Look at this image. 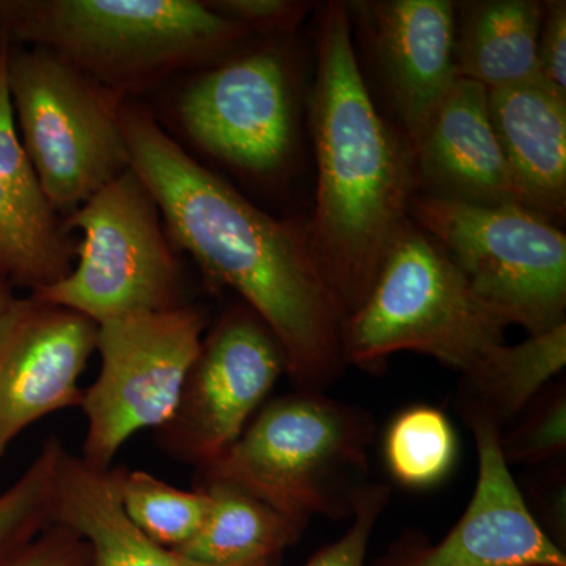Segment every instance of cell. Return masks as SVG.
Returning <instances> with one entry per match:
<instances>
[{
    "mask_svg": "<svg viewBox=\"0 0 566 566\" xmlns=\"http://www.w3.org/2000/svg\"><path fill=\"white\" fill-rule=\"evenodd\" d=\"M207 316L185 304L98 324L99 374L84 389L87 419L81 458L109 471L122 447L169 422L203 342Z\"/></svg>",
    "mask_w": 566,
    "mask_h": 566,
    "instance_id": "9",
    "label": "cell"
},
{
    "mask_svg": "<svg viewBox=\"0 0 566 566\" xmlns=\"http://www.w3.org/2000/svg\"><path fill=\"white\" fill-rule=\"evenodd\" d=\"M54 524L84 539L92 566H208L159 545L134 526L123 513L112 468H92L69 449L59 468Z\"/></svg>",
    "mask_w": 566,
    "mask_h": 566,
    "instance_id": "18",
    "label": "cell"
},
{
    "mask_svg": "<svg viewBox=\"0 0 566 566\" xmlns=\"http://www.w3.org/2000/svg\"><path fill=\"white\" fill-rule=\"evenodd\" d=\"M289 365L270 327L248 305L221 316L203 338L169 422L155 431L159 449L197 469L240 438Z\"/></svg>",
    "mask_w": 566,
    "mask_h": 566,
    "instance_id": "10",
    "label": "cell"
},
{
    "mask_svg": "<svg viewBox=\"0 0 566 566\" xmlns=\"http://www.w3.org/2000/svg\"><path fill=\"white\" fill-rule=\"evenodd\" d=\"M196 486L210 497V513L191 542L175 551L197 564L274 565L307 527L221 476L199 474Z\"/></svg>",
    "mask_w": 566,
    "mask_h": 566,
    "instance_id": "21",
    "label": "cell"
},
{
    "mask_svg": "<svg viewBox=\"0 0 566 566\" xmlns=\"http://www.w3.org/2000/svg\"><path fill=\"white\" fill-rule=\"evenodd\" d=\"M374 438L367 409L294 390L264 403L240 438L197 472L229 480L307 526L314 516H353Z\"/></svg>",
    "mask_w": 566,
    "mask_h": 566,
    "instance_id": "4",
    "label": "cell"
},
{
    "mask_svg": "<svg viewBox=\"0 0 566 566\" xmlns=\"http://www.w3.org/2000/svg\"><path fill=\"white\" fill-rule=\"evenodd\" d=\"M98 324L39 297H13L0 316V461L44 417L81 408L80 381Z\"/></svg>",
    "mask_w": 566,
    "mask_h": 566,
    "instance_id": "12",
    "label": "cell"
},
{
    "mask_svg": "<svg viewBox=\"0 0 566 566\" xmlns=\"http://www.w3.org/2000/svg\"><path fill=\"white\" fill-rule=\"evenodd\" d=\"M7 87L22 148L66 216L132 167L123 99L57 55L9 41Z\"/></svg>",
    "mask_w": 566,
    "mask_h": 566,
    "instance_id": "6",
    "label": "cell"
},
{
    "mask_svg": "<svg viewBox=\"0 0 566 566\" xmlns=\"http://www.w3.org/2000/svg\"><path fill=\"white\" fill-rule=\"evenodd\" d=\"M505 327L444 249L408 219L367 300L345 319V363L375 374L394 354L411 352L464 374L504 344Z\"/></svg>",
    "mask_w": 566,
    "mask_h": 566,
    "instance_id": "5",
    "label": "cell"
},
{
    "mask_svg": "<svg viewBox=\"0 0 566 566\" xmlns=\"http://www.w3.org/2000/svg\"><path fill=\"white\" fill-rule=\"evenodd\" d=\"M566 365V323L528 335L516 345H495L461 374L458 408L465 423L499 431L523 416Z\"/></svg>",
    "mask_w": 566,
    "mask_h": 566,
    "instance_id": "20",
    "label": "cell"
},
{
    "mask_svg": "<svg viewBox=\"0 0 566 566\" xmlns=\"http://www.w3.org/2000/svg\"><path fill=\"white\" fill-rule=\"evenodd\" d=\"M177 114L197 147L241 172H279L296 147L292 73L274 50L240 55L199 74L181 92Z\"/></svg>",
    "mask_w": 566,
    "mask_h": 566,
    "instance_id": "11",
    "label": "cell"
},
{
    "mask_svg": "<svg viewBox=\"0 0 566 566\" xmlns=\"http://www.w3.org/2000/svg\"><path fill=\"white\" fill-rule=\"evenodd\" d=\"M417 193L474 205H521L488 109V91L458 77L412 145Z\"/></svg>",
    "mask_w": 566,
    "mask_h": 566,
    "instance_id": "15",
    "label": "cell"
},
{
    "mask_svg": "<svg viewBox=\"0 0 566 566\" xmlns=\"http://www.w3.org/2000/svg\"><path fill=\"white\" fill-rule=\"evenodd\" d=\"M10 566H92L91 553L81 536L52 524L14 558Z\"/></svg>",
    "mask_w": 566,
    "mask_h": 566,
    "instance_id": "29",
    "label": "cell"
},
{
    "mask_svg": "<svg viewBox=\"0 0 566 566\" xmlns=\"http://www.w3.org/2000/svg\"><path fill=\"white\" fill-rule=\"evenodd\" d=\"M409 219L444 249L506 326L538 335L566 323V237L546 216L521 205L416 193Z\"/></svg>",
    "mask_w": 566,
    "mask_h": 566,
    "instance_id": "7",
    "label": "cell"
},
{
    "mask_svg": "<svg viewBox=\"0 0 566 566\" xmlns=\"http://www.w3.org/2000/svg\"><path fill=\"white\" fill-rule=\"evenodd\" d=\"M253 33L197 0H0V36L50 51L128 102Z\"/></svg>",
    "mask_w": 566,
    "mask_h": 566,
    "instance_id": "3",
    "label": "cell"
},
{
    "mask_svg": "<svg viewBox=\"0 0 566 566\" xmlns=\"http://www.w3.org/2000/svg\"><path fill=\"white\" fill-rule=\"evenodd\" d=\"M208 7L249 32L283 33L303 21L311 6L293 0H208Z\"/></svg>",
    "mask_w": 566,
    "mask_h": 566,
    "instance_id": "27",
    "label": "cell"
},
{
    "mask_svg": "<svg viewBox=\"0 0 566 566\" xmlns=\"http://www.w3.org/2000/svg\"><path fill=\"white\" fill-rule=\"evenodd\" d=\"M126 517L159 545L180 549L203 526L211 501L202 488L180 490L140 469L112 468Z\"/></svg>",
    "mask_w": 566,
    "mask_h": 566,
    "instance_id": "22",
    "label": "cell"
},
{
    "mask_svg": "<svg viewBox=\"0 0 566 566\" xmlns=\"http://www.w3.org/2000/svg\"><path fill=\"white\" fill-rule=\"evenodd\" d=\"M457 453L455 430L449 417L434 406H411L387 428L386 465L400 485H438L455 465Z\"/></svg>",
    "mask_w": 566,
    "mask_h": 566,
    "instance_id": "23",
    "label": "cell"
},
{
    "mask_svg": "<svg viewBox=\"0 0 566 566\" xmlns=\"http://www.w3.org/2000/svg\"><path fill=\"white\" fill-rule=\"evenodd\" d=\"M312 95L316 197L312 252L345 319L368 293L417 193L415 151L382 117L357 62L346 3L319 18Z\"/></svg>",
    "mask_w": 566,
    "mask_h": 566,
    "instance_id": "2",
    "label": "cell"
},
{
    "mask_svg": "<svg viewBox=\"0 0 566 566\" xmlns=\"http://www.w3.org/2000/svg\"><path fill=\"white\" fill-rule=\"evenodd\" d=\"M389 499V486L367 483L354 504L352 526L337 542L319 549L305 566H364L368 543Z\"/></svg>",
    "mask_w": 566,
    "mask_h": 566,
    "instance_id": "26",
    "label": "cell"
},
{
    "mask_svg": "<svg viewBox=\"0 0 566 566\" xmlns=\"http://www.w3.org/2000/svg\"><path fill=\"white\" fill-rule=\"evenodd\" d=\"M63 446L57 436L41 444L31 464L0 493V566H10L54 524L55 491Z\"/></svg>",
    "mask_w": 566,
    "mask_h": 566,
    "instance_id": "24",
    "label": "cell"
},
{
    "mask_svg": "<svg viewBox=\"0 0 566 566\" xmlns=\"http://www.w3.org/2000/svg\"><path fill=\"white\" fill-rule=\"evenodd\" d=\"M491 125L524 207L556 222L566 208V95L543 81L488 91Z\"/></svg>",
    "mask_w": 566,
    "mask_h": 566,
    "instance_id": "17",
    "label": "cell"
},
{
    "mask_svg": "<svg viewBox=\"0 0 566 566\" xmlns=\"http://www.w3.org/2000/svg\"><path fill=\"white\" fill-rule=\"evenodd\" d=\"M129 164L178 252L234 290L270 327L294 390L324 392L344 374L345 315L324 281L305 223L279 221L174 140L147 107L123 102Z\"/></svg>",
    "mask_w": 566,
    "mask_h": 566,
    "instance_id": "1",
    "label": "cell"
},
{
    "mask_svg": "<svg viewBox=\"0 0 566 566\" xmlns=\"http://www.w3.org/2000/svg\"><path fill=\"white\" fill-rule=\"evenodd\" d=\"M81 230L77 266L63 281L32 293L102 324L185 305L182 271L161 211L129 167L63 219Z\"/></svg>",
    "mask_w": 566,
    "mask_h": 566,
    "instance_id": "8",
    "label": "cell"
},
{
    "mask_svg": "<svg viewBox=\"0 0 566 566\" xmlns=\"http://www.w3.org/2000/svg\"><path fill=\"white\" fill-rule=\"evenodd\" d=\"M534 405L512 430L502 431L501 450L509 465L545 463L565 453V387L543 392Z\"/></svg>",
    "mask_w": 566,
    "mask_h": 566,
    "instance_id": "25",
    "label": "cell"
},
{
    "mask_svg": "<svg viewBox=\"0 0 566 566\" xmlns=\"http://www.w3.org/2000/svg\"><path fill=\"white\" fill-rule=\"evenodd\" d=\"M479 476L471 502L438 543L401 536L375 566H566L564 549L535 520L501 450L493 424L468 423Z\"/></svg>",
    "mask_w": 566,
    "mask_h": 566,
    "instance_id": "13",
    "label": "cell"
},
{
    "mask_svg": "<svg viewBox=\"0 0 566 566\" xmlns=\"http://www.w3.org/2000/svg\"><path fill=\"white\" fill-rule=\"evenodd\" d=\"M9 41L0 36V277L36 293L73 271L76 245L41 188L22 148L9 87Z\"/></svg>",
    "mask_w": 566,
    "mask_h": 566,
    "instance_id": "16",
    "label": "cell"
},
{
    "mask_svg": "<svg viewBox=\"0 0 566 566\" xmlns=\"http://www.w3.org/2000/svg\"><path fill=\"white\" fill-rule=\"evenodd\" d=\"M538 69L542 81L566 95V2L543 3L538 35Z\"/></svg>",
    "mask_w": 566,
    "mask_h": 566,
    "instance_id": "28",
    "label": "cell"
},
{
    "mask_svg": "<svg viewBox=\"0 0 566 566\" xmlns=\"http://www.w3.org/2000/svg\"><path fill=\"white\" fill-rule=\"evenodd\" d=\"M365 44L398 126L416 144L455 84V6L447 0L354 2Z\"/></svg>",
    "mask_w": 566,
    "mask_h": 566,
    "instance_id": "14",
    "label": "cell"
},
{
    "mask_svg": "<svg viewBox=\"0 0 566 566\" xmlns=\"http://www.w3.org/2000/svg\"><path fill=\"white\" fill-rule=\"evenodd\" d=\"M543 3L480 0L455 6L453 62L457 77L486 91L542 81L538 35Z\"/></svg>",
    "mask_w": 566,
    "mask_h": 566,
    "instance_id": "19",
    "label": "cell"
},
{
    "mask_svg": "<svg viewBox=\"0 0 566 566\" xmlns=\"http://www.w3.org/2000/svg\"><path fill=\"white\" fill-rule=\"evenodd\" d=\"M14 294L13 289L0 277V316H2L6 308L9 307L11 301H13Z\"/></svg>",
    "mask_w": 566,
    "mask_h": 566,
    "instance_id": "30",
    "label": "cell"
}]
</instances>
